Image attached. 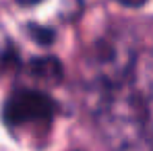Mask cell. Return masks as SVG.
Masks as SVG:
<instances>
[{
  "mask_svg": "<svg viewBox=\"0 0 153 151\" xmlns=\"http://www.w3.org/2000/svg\"><path fill=\"white\" fill-rule=\"evenodd\" d=\"M31 73L39 79H46V81H58L62 71H60V64L56 58H39V60H33L31 62Z\"/></svg>",
  "mask_w": 153,
  "mask_h": 151,
  "instance_id": "3",
  "label": "cell"
},
{
  "mask_svg": "<svg viewBox=\"0 0 153 151\" xmlns=\"http://www.w3.org/2000/svg\"><path fill=\"white\" fill-rule=\"evenodd\" d=\"M54 110H56L54 100H50L46 93L35 89H19L6 100L2 118L8 126L17 128V126L50 122Z\"/></svg>",
  "mask_w": 153,
  "mask_h": 151,
  "instance_id": "2",
  "label": "cell"
},
{
  "mask_svg": "<svg viewBox=\"0 0 153 151\" xmlns=\"http://www.w3.org/2000/svg\"><path fill=\"white\" fill-rule=\"evenodd\" d=\"M118 4H122V6H130V8H134V6H143L147 0H116Z\"/></svg>",
  "mask_w": 153,
  "mask_h": 151,
  "instance_id": "4",
  "label": "cell"
},
{
  "mask_svg": "<svg viewBox=\"0 0 153 151\" xmlns=\"http://www.w3.org/2000/svg\"><path fill=\"white\" fill-rule=\"evenodd\" d=\"M19 4H23V6H31V4H37V2H42V0H17Z\"/></svg>",
  "mask_w": 153,
  "mask_h": 151,
  "instance_id": "5",
  "label": "cell"
},
{
  "mask_svg": "<svg viewBox=\"0 0 153 151\" xmlns=\"http://www.w3.org/2000/svg\"><path fill=\"white\" fill-rule=\"evenodd\" d=\"M95 122L118 149H153V52H139L128 66L97 89Z\"/></svg>",
  "mask_w": 153,
  "mask_h": 151,
  "instance_id": "1",
  "label": "cell"
}]
</instances>
